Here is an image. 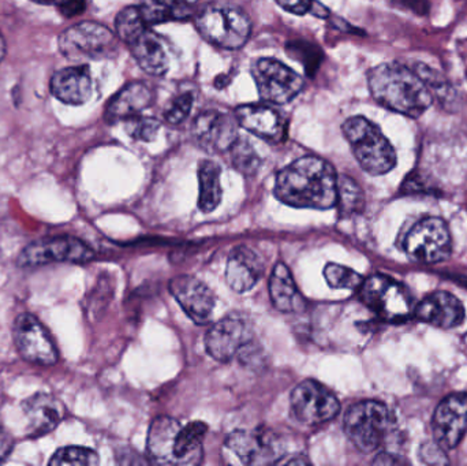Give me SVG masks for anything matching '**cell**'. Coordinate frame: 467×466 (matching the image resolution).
Masks as SVG:
<instances>
[{
    "instance_id": "38",
    "label": "cell",
    "mask_w": 467,
    "mask_h": 466,
    "mask_svg": "<svg viewBox=\"0 0 467 466\" xmlns=\"http://www.w3.org/2000/svg\"><path fill=\"white\" fill-rule=\"evenodd\" d=\"M420 459L430 465L449 464V459L444 454V449L439 443H425L420 451Z\"/></svg>"
},
{
    "instance_id": "47",
    "label": "cell",
    "mask_w": 467,
    "mask_h": 466,
    "mask_svg": "<svg viewBox=\"0 0 467 466\" xmlns=\"http://www.w3.org/2000/svg\"><path fill=\"white\" fill-rule=\"evenodd\" d=\"M5 38H3V36L0 35V62H2L3 57H5Z\"/></svg>"
},
{
    "instance_id": "39",
    "label": "cell",
    "mask_w": 467,
    "mask_h": 466,
    "mask_svg": "<svg viewBox=\"0 0 467 466\" xmlns=\"http://www.w3.org/2000/svg\"><path fill=\"white\" fill-rule=\"evenodd\" d=\"M283 10L288 13L296 14V16H305L310 13L312 8L313 0H275Z\"/></svg>"
},
{
    "instance_id": "9",
    "label": "cell",
    "mask_w": 467,
    "mask_h": 466,
    "mask_svg": "<svg viewBox=\"0 0 467 466\" xmlns=\"http://www.w3.org/2000/svg\"><path fill=\"white\" fill-rule=\"evenodd\" d=\"M403 249L413 262L436 264L451 254V233L441 218L422 219L417 222L403 240Z\"/></svg>"
},
{
    "instance_id": "21",
    "label": "cell",
    "mask_w": 467,
    "mask_h": 466,
    "mask_svg": "<svg viewBox=\"0 0 467 466\" xmlns=\"http://www.w3.org/2000/svg\"><path fill=\"white\" fill-rule=\"evenodd\" d=\"M51 92L57 100L71 106L87 103L93 92L89 67L74 66L57 71L51 79Z\"/></svg>"
},
{
    "instance_id": "8",
    "label": "cell",
    "mask_w": 467,
    "mask_h": 466,
    "mask_svg": "<svg viewBox=\"0 0 467 466\" xmlns=\"http://www.w3.org/2000/svg\"><path fill=\"white\" fill-rule=\"evenodd\" d=\"M59 49L71 60H103L118 54V40L104 25L81 22L60 35Z\"/></svg>"
},
{
    "instance_id": "31",
    "label": "cell",
    "mask_w": 467,
    "mask_h": 466,
    "mask_svg": "<svg viewBox=\"0 0 467 466\" xmlns=\"http://www.w3.org/2000/svg\"><path fill=\"white\" fill-rule=\"evenodd\" d=\"M413 68L419 74L420 78L427 85L431 95L433 96V100L436 98L446 106L450 101H452V98H455V90L451 84L447 81L446 77L441 76L439 71L433 70L425 63H416Z\"/></svg>"
},
{
    "instance_id": "36",
    "label": "cell",
    "mask_w": 467,
    "mask_h": 466,
    "mask_svg": "<svg viewBox=\"0 0 467 466\" xmlns=\"http://www.w3.org/2000/svg\"><path fill=\"white\" fill-rule=\"evenodd\" d=\"M125 122L128 133L139 141H153L161 128V123L158 119L142 115H137Z\"/></svg>"
},
{
    "instance_id": "10",
    "label": "cell",
    "mask_w": 467,
    "mask_h": 466,
    "mask_svg": "<svg viewBox=\"0 0 467 466\" xmlns=\"http://www.w3.org/2000/svg\"><path fill=\"white\" fill-rule=\"evenodd\" d=\"M252 74L258 95L266 103H288L304 88V79L298 73L272 57L258 59L253 65Z\"/></svg>"
},
{
    "instance_id": "27",
    "label": "cell",
    "mask_w": 467,
    "mask_h": 466,
    "mask_svg": "<svg viewBox=\"0 0 467 466\" xmlns=\"http://www.w3.org/2000/svg\"><path fill=\"white\" fill-rule=\"evenodd\" d=\"M222 169L216 161H202L199 166V208L202 212H213L221 204L223 189L221 185Z\"/></svg>"
},
{
    "instance_id": "20",
    "label": "cell",
    "mask_w": 467,
    "mask_h": 466,
    "mask_svg": "<svg viewBox=\"0 0 467 466\" xmlns=\"http://www.w3.org/2000/svg\"><path fill=\"white\" fill-rule=\"evenodd\" d=\"M413 315L420 322L446 330L457 327L463 322L465 306L450 293L435 292L414 306Z\"/></svg>"
},
{
    "instance_id": "7",
    "label": "cell",
    "mask_w": 467,
    "mask_h": 466,
    "mask_svg": "<svg viewBox=\"0 0 467 466\" xmlns=\"http://www.w3.org/2000/svg\"><path fill=\"white\" fill-rule=\"evenodd\" d=\"M359 297L384 322L402 323L414 312L413 297L409 290L400 282L381 274L364 281L359 287Z\"/></svg>"
},
{
    "instance_id": "24",
    "label": "cell",
    "mask_w": 467,
    "mask_h": 466,
    "mask_svg": "<svg viewBox=\"0 0 467 466\" xmlns=\"http://www.w3.org/2000/svg\"><path fill=\"white\" fill-rule=\"evenodd\" d=\"M153 92L144 82H130L123 87L109 101L106 109L109 123L125 122L141 115L152 104Z\"/></svg>"
},
{
    "instance_id": "41",
    "label": "cell",
    "mask_w": 467,
    "mask_h": 466,
    "mask_svg": "<svg viewBox=\"0 0 467 466\" xmlns=\"http://www.w3.org/2000/svg\"><path fill=\"white\" fill-rule=\"evenodd\" d=\"M85 7H87L85 0H65L62 5H57L60 13H62L63 16H67V18L78 16V14H81L82 11L85 10Z\"/></svg>"
},
{
    "instance_id": "34",
    "label": "cell",
    "mask_w": 467,
    "mask_h": 466,
    "mask_svg": "<svg viewBox=\"0 0 467 466\" xmlns=\"http://www.w3.org/2000/svg\"><path fill=\"white\" fill-rule=\"evenodd\" d=\"M99 464V457L95 451L85 448L59 449L52 456L49 465L52 466H92Z\"/></svg>"
},
{
    "instance_id": "11",
    "label": "cell",
    "mask_w": 467,
    "mask_h": 466,
    "mask_svg": "<svg viewBox=\"0 0 467 466\" xmlns=\"http://www.w3.org/2000/svg\"><path fill=\"white\" fill-rule=\"evenodd\" d=\"M92 249L73 237H52L35 241L21 252L18 265L37 267L49 263H85L93 259Z\"/></svg>"
},
{
    "instance_id": "25",
    "label": "cell",
    "mask_w": 467,
    "mask_h": 466,
    "mask_svg": "<svg viewBox=\"0 0 467 466\" xmlns=\"http://www.w3.org/2000/svg\"><path fill=\"white\" fill-rule=\"evenodd\" d=\"M269 295L277 311L299 314L306 308V300L296 287L293 274L283 263H277L269 278Z\"/></svg>"
},
{
    "instance_id": "46",
    "label": "cell",
    "mask_w": 467,
    "mask_h": 466,
    "mask_svg": "<svg viewBox=\"0 0 467 466\" xmlns=\"http://www.w3.org/2000/svg\"><path fill=\"white\" fill-rule=\"evenodd\" d=\"M32 2L40 3V5H62L65 0H32Z\"/></svg>"
},
{
    "instance_id": "40",
    "label": "cell",
    "mask_w": 467,
    "mask_h": 466,
    "mask_svg": "<svg viewBox=\"0 0 467 466\" xmlns=\"http://www.w3.org/2000/svg\"><path fill=\"white\" fill-rule=\"evenodd\" d=\"M395 5L406 10L413 11V13L425 16L430 11V2L428 0H392Z\"/></svg>"
},
{
    "instance_id": "14",
    "label": "cell",
    "mask_w": 467,
    "mask_h": 466,
    "mask_svg": "<svg viewBox=\"0 0 467 466\" xmlns=\"http://www.w3.org/2000/svg\"><path fill=\"white\" fill-rule=\"evenodd\" d=\"M252 341V323L242 315H230L208 331L205 347L215 360L227 363L244 352Z\"/></svg>"
},
{
    "instance_id": "48",
    "label": "cell",
    "mask_w": 467,
    "mask_h": 466,
    "mask_svg": "<svg viewBox=\"0 0 467 466\" xmlns=\"http://www.w3.org/2000/svg\"><path fill=\"white\" fill-rule=\"evenodd\" d=\"M0 256H2V254H0Z\"/></svg>"
},
{
    "instance_id": "22",
    "label": "cell",
    "mask_w": 467,
    "mask_h": 466,
    "mask_svg": "<svg viewBox=\"0 0 467 466\" xmlns=\"http://www.w3.org/2000/svg\"><path fill=\"white\" fill-rule=\"evenodd\" d=\"M264 275V262L260 254L246 246L234 249L229 256L226 281L234 292L252 290Z\"/></svg>"
},
{
    "instance_id": "2",
    "label": "cell",
    "mask_w": 467,
    "mask_h": 466,
    "mask_svg": "<svg viewBox=\"0 0 467 466\" xmlns=\"http://www.w3.org/2000/svg\"><path fill=\"white\" fill-rule=\"evenodd\" d=\"M368 85L384 109L409 118H420L433 103V96L414 68L389 62L369 71Z\"/></svg>"
},
{
    "instance_id": "37",
    "label": "cell",
    "mask_w": 467,
    "mask_h": 466,
    "mask_svg": "<svg viewBox=\"0 0 467 466\" xmlns=\"http://www.w3.org/2000/svg\"><path fill=\"white\" fill-rule=\"evenodd\" d=\"M194 98L191 92H183L181 95L175 96L166 111H164V118L170 125H181L188 119L191 115L192 109H193Z\"/></svg>"
},
{
    "instance_id": "12",
    "label": "cell",
    "mask_w": 467,
    "mask_h": 466,
    "mask_svg": "<svg viewBox=\"0 0 467 466\" xmlns=\"http://www.w3.org/2000/svg\"><path fill=\"white\" fill-rule=\"evenodd\" d=\"M291 409L301 423L318 426L337 418L340 404L326 386L316 380H305L291 394Z\"/></svg>"
},
{
    "instance_id": "6",
    "label": "cell",
    "mask_w": 467,
    "mask_h": 466,
    "mask_svg": "<svg viewBox=\"0 0 467 466\" xmlns=\"http://www.w3.org/2000/svg\"><path fill=\"white\" fill-rule=\"evenodd\" d=\"M394 426L386 405L364 401L353 405L345 416V432L358 450L372 453L384 445Z\"/></svg>"
},
{
    "instance_id": "42",
    "label": "cell",
    "mask_w": 467,
    "mask_h": 466,
    "mask_svg": "<svg viewBox=\"0 0 467 466\" xmlns=\"http://www.w3.org/2000/svg\"><path fill=\"white\" fill-rule=\"evenodd\" d=\"M13 448V440L10 435L0 427V462L5 461Z\"/></svg>"
},
{
    "instance_id": "19",
    "label": "cell",
    "mask_w": 467,
    "mask_h": 466,
    "mask_svg": "<svg viewBox=\"0 0 467 466\" xmlns=\"http://www.w3.org/2000/svg\"><path fill=\"white\" fill-rule=\"evenodd\" d=\"M239 126L269 142H280L287 137L285 118L266 104H247L234 111Z\"/></svg>"
},
{
    "instance_id": "33",
    "label": "cell",
    "mask_w": 467,
    "mask_h": 466,
    "mask_svg": "<svg viewBox=\"0 0 467 466\" xmlns=\"http://www.w3.org/2000/svg\"><path fill=\"white\" fill-rule=\"evenodd\" d=\"M229 152L232 155L233 166L241 174L253 175L254 172H257L258 167L261 164V159L246 139L238 137L236 141L234 142L233 147L230 148Z\"/></svg>"
},
{
    "instance_id": "44",
    "label": "cell",
    "mask_w": 467,
    "mask_h": 466,
    "mask_svg": "<svg viewBox=\"0 0 467 466\" xmlns=\"http://www.w3.org/2000/svg\"><path fill=\"white\" fill-rule=\"evenodd\" d=\"M161 2L169 3L171 5H181V7H189V5H194L199 0H161Z\"/></svg>"
},
{
    "instance_id": "15",
    "label": "cell",
    "mask_w": 467,
    "mask_h": 466,
    "mask_svg": "<svg viewBox=\"0 0 467 466\" xmlns=\"http://www.w3.org/2000/svg\"><path fill=\"white\" fill-rule=\"evenodd\" d=\"M226 445L246 465L277 464L282 453L276 435L266 429L234 431Z\"/></svg>"
},
{
    "instance_id": "26",
    "label": "cell",
    "mask_w": 467,
    "mask_h": 466,
    "mask_svg": "<svg viewBox=\"0 0 467 466\" xmlns=\"http://www.w3.org/2000/svg\"><path fill=\"white\" fill-rule=\"evenodd\" d=\"M140 67L150 76H163L169 70V55L158 36L148 27L128 44Z\"/></svg>"
},
{
    "instance_id": "17",
    "label": "cell",
    "mask_w": 467,
    "mask_h": 466,
    "mask_svg": "<svg viewBox=\"0 0 467 466\" xmlns=\"http://www.w3.org/2000/svg\"><path fill=\"white\" fill-rule=\"evenodd\" d=\"M235 115L221 111H205L193 123L194 141L207 152H226L238 139Z\"/></svg>"
},
{
    "instance_id": "1",
    "label": "cell",
    "mask_w": 467,
    "mask_h": 466,
    "mask_svg": "<svg viewBox=\"0 0 467 466\" xmlns=\"http://www.w3.org/2000/svg\"><path fill=\"white\" fill-rule=\"evenodd\" d=\"M275 196L291 207L329 210L337 205V171L317 156L296 159L277 174Z\"/></svg>"
},
{
    "instance_id": "32",
    "label": "cell",
    "mask_w": 467,
    "mask_h": 466,
    "mask_svg": "<svg viewBox=\"0 0 467 466\" xmlns=\"http://www.w3.org/2000/svg\"><path fill=\"white\" fill-rule=\"evenodd\" d=\"M115 29H117V35L119 36L120 40L125 41L126 44H130L134 38L139 37L144 30H147L148 26L142 19L139 5L123 8L118 14Z\"/></svg>"
},
{
    "instance_id": "3",
    "label": "cell",
    "mask_w": 467,
    "mask_h": 466,
    "mask_svg": "<svg viewBox=\"0 0 467 466\" xmlns=\"http://www.w3.org/2000/svg\"><path fill=\"white\" fill-rule=\"evenodd\" d=\"M207 431V424L202 421L182 427L175 419L158 418L148 434V454L155 464L199 465Z\"/></svg>"
},
{
    "instance_id": "18",
    "label": "cell",
    "mask_w": 467,
    "mask_h": 466,
    "mask_svg": "<svg viewBox=\"0 0 467 466\" xmlns=\"http://www.w3.org/2000/svg\"><path fill=\"white\" fill-rule=\"evenodd\" d=\"M169 287L175 300L194 323H210L215 309V297L207 285L193 276L182 275L172 279Z\"/></svg>"
},
{
    "instance_id": "45",
    "label": "cell",
    "mask_w": 467,
    "mask_h": 466,
    "mask_svg": "<svg viewBox=\"0 0 467 466\" xmlns=\"http://www.w3.org/2000/svg\"><path fill=\"white\" fill-rule=\"evenodd\" d=\"M229 76H219L218 78L215 79V87L219 88V89H222V88H224L226 87V85H229Z\"/></svg>"
},
{
    "instance_id": "43",
    "label": "cell",
    "mask_w": 467,
    "mask_h": 466,
    "mask_svg": "<svg viewBox=\"0 0 467 466\" xmlns=\"http://www.w3.org/2000/svg\"><path fill=\"white\" fill-rule=\"evenodd\" d=\"M373 464H381V465H395V464H402L400 460L397 459V456H392V454L381 453L379 454L378 459L373 461Z\"/></svg>"
},
{
    "instance_id": "30",
    "label": "cell",
    "mask_w": 467,
    "mask_h": 466,
    "mask_svg": "<svg viewBox=\"0 0 467 466\" xmlns=\"http://www.w3.org/2000/svg\"><path fill=\"white\" fill-rule=\"evenodd\" d=\"M285 52L304 66L305 71L309 77L315 76L324 59L323 49L320 47L310 43V41L302 40V38L288 41L285 44Z\"/></svg>"
},
{
    "instance_id": "29",
    "label": "cell",
    "mask_w": 467,
    "mask_h": 466,
    "mask_svg": "<svg viewBox=\"0 0 467 466\" xmlns=\"http://www.w3.org/2000/svg\"><path fill=\"white\" fill-rule=\"evenodd\" d=\"M139 7L148 27L175 19H183L189 16V7L171 5L161 0H144Z\"/></svg>"
},
{
    "instance_id": "5",
    "label": "cell",
    "mask_w": 467,
    "mask_h": 466,
    "mask_svg": "<svg viewBox=\"0 0 467 466\" xmlns=\"http://www.w3.org/2000/svg\"><path fill=\"white\" fill-rule=\"evenodd\" d=\"M196 27L208 43L222 48L239 49L249 40L252 22L235 5H208L197 14Z\"/></svg>"
},
{
    "instance_id": "35",
    "label": "cell",
    "mask_w": 467,
    "mask_h": 466,
    "mask_svg": "<svg viewBox=\"0 0 467 466\" xmlns=\"http://www.w3.org/2000/svg\"><path fill=\"white\" fill-rule=\"evenodd\" d=\"M324 276L327 284L334 289L358 290L364 284V278L358 273L334 263L327 265Z\"/></svg>"
},
{
    "instance_id": "13",
    "label": "cell",
    "mask_w": 467,
    "mask_h": 466,
    "mask_svg": "<svg viewBox=\"0 0 467 466\" xmlns=\"http://www.w3.org/2000/svg\"><path fill=\"white\" fill-rule=\"evenodd\" d=\"M13 334L16 350L27 363L43 367L57 363V347L37 317L30 314L19 315L14 323Z\"/></svg>"
},
{
    "instance_id": "28",
    "label": "cell",
    "mask_w": 467,
    "mask_h": 466,
    "mask_svg": "<svg viewBox=\"0 0 467 466\" xmlns=\"http://www.w3.org/2000/svg\"><path fill=\"white\" fill-rule=\"evenodd\" d=\"M340 215L351 216L361 213L365 207V196L361 186L348 175L337 177V199Z\"/></svg>"
},
{
    "instance_id": "4",
    "label": "cell",
    "mask_w": 467,
    "mask_h": 466,
    "mask_svg": "<svg viewBox=\"0 0 467 466\" xmlns=\"http://www.w3.org/2000/svg\"><path fill=\"white\" fill-rule=\"evenodd\" d=\"M359 166L370 175H383L397 166V152L378 125L364 117H351L342 125Z\"/></svg>"
},
{
    "instance_id": "16",
    "label": "cell",
    "mask_w": 467,
    "mask_h": 466,
    "mask_svg": "<svg viewBox=\"0 0 467 466\" xmlns=\"http://www.w3.org/2000/svg\"><path fill=\"white\" fill-rule=\"evenodd\" d=\"M433 437L444 450L462 442L467 431V393L451 394L436 408L432 421Z\"/></svg>"
},
{
    "instance_id": "23",
    "label": "cell",
    "mask_w": 467,
    "mask_h": 466,
    "mask_svg": "<svg viewBox=\"0 0 467 466\" xmlns=\"http://www.w3.org/2000/svg\"><path fill=\"white\" fill-rule=\"evenodd\" d=\"M29 437L37 438L54 431L63 419V407L48 394L38 393L22 405Z\"/></svg>"
}]
</instances>
